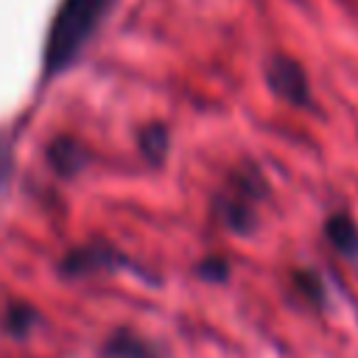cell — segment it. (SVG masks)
Segmentation results:
<instances>
[{"label":"cell","mask_w":358,"mask_h":358,"mask_svg":"<svg viewBox=\"0 0 358 358\" xmlns=\"http://www.w3.org/2000/svg\"><path fill=\"white\" fill-rule=\"evenodd\" d=\"M112 3L115 0H62L45 39V70L50 76L62 73L84 50Z\"/></svg>","instance_id":"6da1fadb"},{"label":"cell","mask_w":358,"mask_h":358,"mask_svg":"<svg viewBox=\"0 0 358 358\" xmlns=\"http://www.w3.org/2000/svg\"><path fill=\"white\" fill-rule=\"evenodd\" d=\"M268 81H271V87H274L282 98H288V101H294V103H302L305 95H308L305 73H302V67H299L296 62H291V59H274L271 67H268Z\"/></svg>","instance_id":"7a4b0ae2"},{"label":"cell","mask_w":358,"mask_h":358,"mask_svg":"<svg viewBox=\"0 0 358 358\" xmlns=\"http://www.w3.org/2000/svg\"><path fill=\"white\" fill-rule=\"evenodd\" d=\"M109 358H157L154 355V347L148 341H143L140 336L129 333V330H120L115 333L109 341H106V350H103Z\"/></svg>","instance_id":"3957f363"},{"label":"cell","mask_w":358,"mask_h":358,"mask_svg":"<svg viewBox=\"0 0 358 358\" xmlns=\"http://www.w3.org/2000/svg\"><path fill=\"white\" fill-rule=\"evenodd\" d=\"M327 235L330 241L344 252V255H358V229L352 221L347 218H333L327 224Z\"/></svg>","instance_id":"277c9868"},{"label":"cell","mask_w":358,"mask_h":358,"mask_svg":"<svg viewBox=\"0 0 358 358\" xmlns=\"http://www.w3.org/2000/svg\"><path fill=\"white\" fill-rule=\"evenodd\" d=\"M8 173H11V143L6 134H0V187L6 185Z\"/></svg>","instance_id":"5b68a950"}]
</instances>
